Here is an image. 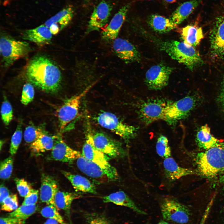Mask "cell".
Returning <instances> with one entry per match:
<instances>
[{
    "label": "cell",
    "instance_id": "1",
    "mask_svg": "<svg viewBox=\"0 0 224 224\" xmlns=\"http://www.w3.org/2000/svg\"><path fill=\"white\" fill-rule=\"evenodd\" d=\"M26 76L39 89L47 92H57L60 87L62 76L58 67L47 57L39 55L28 64Z\"/></svg>",
    "mask_w": 224,
    "mask_h": 224
},
{
    "label": "cell",
    "instance_id": "2",
    "mask_svg": "<svg viewBox=\"0 0 224 224\" xmlns=\"http://www.w3.org/2000/svg\"><path fill=\"white\" fill-rule=\"evenodd\" d=\"M160 48L173 59L185 65L191 70L201 65L203 61L199 53L184 42L174 40L162 42Z\"/></svg>",
    "mask_w": 224,
    "mask_h": 224
},
{
    "label": "cell",
    "instance_id": "3",
    "mask_svg": "<svg viewBox=\"0 0 224 224\" xmlns=\"http://www.w3.org/2000/svg\"><path fill=\"white\" fill-rule=\"evenodd\" d=\"M196 162L200 173L208 178L215 177L224 171V144L198 153Z\"/></svg>",
    "mask_w": 224,
    "mask_h": 224
},
{
    "label": "cell",
    "instance_id": "4",
    "mask_svg": "<svg viewBox=\"0 0 224 224\" xmlns=\"http://www.w3.org/2000/svg\"><path fill=\"white\" fill-rule=\"evenodd\" d=\"M29 44L24 41L14 39L6 35H2L0 40V51L2 61L6 67L26 55L31 50Z\"/></svg>",
    "mask_w": 224,
    "mask_h": 224
},
{
    "label": "cell",
    "instance_id": "5",
    "mask_svg": "<svg viewBox=\"0 0 224 224\" xmlns=\"http://www.w3.org/2000/svg\"><path fill=\"white\" fill-rule=\"evenodd\" d=\"M96 119L101 126L111 131L125 140L128 141L136 136V128L123 123L112 113L103 112L98 115Z\"/></svg>",
    "mask_w": 224,
    "mask_h": 224
},
{
    "label": "cell",
    "instance_id": "6",
    "mask_svg": "<svg viewBox=\"0 0 224 224\" xmlns=\"http://www.w3.org/2000/svg\"><path fill=\"white\" fill-rule=\"evenodd\" d=\"M92 134L90 131L87 134L82 147V156L104 170L107 173L110 181L117 180L119 178L117 170L109 163L105 155L95 147Z\"/></svg>",
    "mask_w": 224,
    "mask_h": 224
},
{
    "label": "cell",
    "instance_id": "7",
    "mask_svg": "<svg viewBox=\"0 0 224 224\" xmlns=\"http://www.w3.org/2000/svg\"><path fill=\"white\" fill-rule=\"evenodd\" d=\"M160 209L162 217L166 221L184 224L189 221L190 217L188 208L174 198H164L161 203Z\"/></svg>",
    "mask_w": 224,
    "mask_h": 224
},
{
    "label": "cell",
    "instance_id": "8",
    "mask_svg": "<svg viewBox=\"0 0 224 224\" xmlns=\"http://www.w3.org/2000/svg\"><path fill=\"white\" fill-rule=\"evenodd\" d=\"M196 105V99L192 96H186L173 102H169L164 120L170 124H174L187 117Z\"/></svg>",
    "mask_w": 224,
    "mask_h": 224
},
{
    "label": "cell",
    "instance_id": "9",
    "mask_svg": "<svg viewBox=\"0 0 224 224\" xmlns=\"http://www.w3.org/2000/svg\"><path fill=\"white\" fill-rule=\"evenodd\" d=\"M95 84V82L91 84L81 93L67 100L58 109V116L60 129H63L75 118L82 98Z\"/></svg>",
    "mask_w": 224,
    "mask_h": 224
},
{
    "label": "cell",
    "instance_id": "10",
    "mask_svg": "<svg viewBox=\"0 0 224 224\" xmlns=\"http://www.w3.org/2000/svg\"><path fill=\"white\" fill-rule=\"evenodd\" d=\"M173 68L162 63L151 67L145 74V82L150 89L161 90L168 84Z\"/></svg>",
    "mask_w": 224,
    "mask_h": 224
},
{
    "label": "cell",
    "instance_id": "11",
    "mask_svg": "<svg viewBox=\"0 0 224 224\" xmlns=\"http://www.w3.org/2000/svg\"><path fill=\"white\" fill-rule=\"evenodd\" d=\"M94 145L105 155L112 158L123 157L126 154L122 145L105 133L97 132L92 134Z\"/></svg>",
    "mask_w": 224,
    "mask_h": 224
},
{
    "label": "cell",
    "instance_id": "12",
    "mask_svg": "<svg viewBox=\"0 0 224 224\" xmlns=\"http://www.w3.org/2000/svg\"><path fill=\"white\" fill-rule=\"evenodd\" d=\"M168 103L161 100L145 103L139 110L141 119L146 124L159 120H164L165 109Z\"/></svg>",
    "mask_w": 224,
    "mask_h": 224
},
{
    "label": "cell",
    "instance_id": "13",
    "mask_svg": "<svg viewBox=\"0 0 224 224\" xmlns=\"http://www.w3.org/2000/svg\"><path fill=\"white\" fill-rule=\"evenodd\" d=\"M210 35L211 53L224 58V13L217 18Z\"/></svg>",
    "mask_w": 224,
    "mask_h": 224
},
{
    "label": "cell",
    "instance_id": "14",
    "mask_svg": "<svg viewBox=\"0 0 224 224\" xmlns=\"http://www.w3.org/2000/svg\"><path fill=\"white\" fill-rule=\"evenodd\" d=\"M112 7L105 1L99 3L94 8L88 23L86 33L99 31L107 22L110 15Z\"/></svg>",
    "mask_w": 224,
    "mask_h": 224
},
{
    "label": "cell",
    "instance_id": "15",
    "mask_svg": "<svg viewBox=\"0 0 224 224\" xmlns=\"http://www.w3.org/2000/svg\"><path fill=\"white\" fill-rule=\"evenodd\" d=\"M113 48L116 55L126 63L139 61L141 55L135 47L128 40L117 38L113 41Z\"/></svg>",
    "mask_w": 224,
    "mask_h": 224
},
{
    "label": "cell",
    "instance_id": "16",
    "mask_svg": "<svg viewBox=\"0 0 224 224\" xmlns=\"http://www.w3.org/2000/svg\"><path fill=\"white\" fill-rule=\"evenodd\" d=\"M130 4L122 7L114 15L110 23L101 33L103 39L106 41H114L117 38L124 23Z\"/></svg>",
    "mask_w": 224,
    "mask_h": 224
},
{
    "label": "cell",
    "instance_id": "17",
    "mask_svg": "<svg viewBox=\"0 0 224 224\" xmlns=\"http://www.w3.org/2000/svg\"><path fill=\"white\" fill-rule=\"evenodd\" d=\"M82 154L69 146L60 137H57L51 150L50 157L53 160L65 162H71Z\"/></svg>",
    "mask_w": 224,
    "mask_h": 224
},
{
    "label": "cell",
    "instance_id": "18",
    "mask_svg": "<svg viewBox=\"0 0 224 224\" xmlns=\"http://www.w3.org/2000/svg\"><path fill=\"white\" fill-rule=\"evenodd\" d=\"M76 161L77 167L81 171L97 182L110 181L108 174L104 170L86 159L82 154Z\"/></svg>",
    "mask_w": 224,
    "mask_h": 224
},
{
    "label": "cell",
    "instance_id": "19",
    "mask_svg": "<svg viewBox=\"0 0 224 224\" xmlns=\"http://www.w3.org/2000/svg\"><path fill=\"white\" fill-rule=\"evenodd\" d=\"M58 190L57 182L53 177L45 174L42 175L40 189V199L42 202L47 205L55 206L54 198Z\"/></svg>",
    "mask_w": 224,
    "mask_h": 224
},
{
    "label": "cell",
    "instance_id": "20",
    "mask_svg": "<svg viewBox=\"0 0 224 224\" xmlns=\"http://www.w3.org/2000/svg\"><path fill=\"white\" fill-rule=\"evenodd\" d=\"M163 166L165 175L170 181H175L184 176L197 174V172L194 170L179 166L171 156L164 159Z\"/></svg>",
    "mask_w": 224,
    "mask_h": 224
},
{
    "label": "cell",
    "instance_id": "21",
    "mask_svg": "<svg viewBox=\"0 0 224 224\" xmlns=\"http://www.w3.org/2000/svg\"><path fill=\"white\" fill-rule=\"evenodd\" d=\"M52 35L49 29L43 25L26 31L23 38L38 44H44L50 42Z\"/></svg>",
    "mask_w": 224,
    "mask_h": 224
},
{
    "label": "cell",
    "instance_id": "22",
    "mask_svg": "<svg viewBox=\"0 0 224 224\" xmlns=\"http://www.w3.org/2000/svg\"><path fill=\"white\" fill-rule=\"evenodd\" d=\"M103 201L105 203H111L118 205L128 208L140 214H147L139 208L129 197L122 191L112 193L104 197Z\"/></svg>",
    "mask_w": 224,
    "mask_h": 224
},
{
    "label": "cell",
    "instance_id": "23",
    "mask_svg": "<svg viewBox=\"0 0 224 224\" xmlns=\"http://www.w3.org/2000/svg\"><path fill=\"white\" fill-rule=\"evenodd\" d=\"M62 173L76 191L94 194L97 193L94 185L86 178L65 171H63Z\"/></svg>",
    "mask_w": 224,
    "mask_h": 224
},
{
    "label": "cell",
    "instance_id": "24",
    "mask_svg": "<svg viewBox=\"0 0 224 224\" xmlns=\"http://www.w3.org/2000/svg\"><path fill=\"white\" fill-rule=\"evenodd\" d=\"M202 0H192L180 5L172 13L170 19L177 25L180 24L192 13Z\"/></svg>",
    "mask_w": 224,
    "mask_h": 224
},
{
    "label": "cell",
    "instance_id": "25",
    "mask_svg": "<svg viewBox=\"0 0 224 224\" xmlns=\"http://www.w3.org/2000/svg\"><path fill=\"white\" fill-rule=\"evenodd\" d=\"M81 197V195L79 193L64 192L59 190L54 196V203L58 209L64 211L69 219L71 207L72 202L74 200Z\"/></svg>",
    "mask_w": 224,
    "mask_h": 224
},
{
    "label": "cell",
    "instance_id": "26",
    "mask_svg": "<svg viewBox=\"0 0 224 224\" xmlns=\"http://www.w3.org/2000/svg\"><path fill=\"white\" fill-rule=\"evenodd\" d=\"M196 140L200 147L207 150L222 144L211 133L210 129L207 124L200 128L197 133Z\"/></svg>",
    "mask_w": 224,
    "mask_h": 224
},
{
    "label": "cell",
    "instance_id": "27",
    "mask_svg": "<svg viewBox=\"0 0 224 224\" xmlns=\"http://www.w3.org/2000/svg\"><path fill=\"white\" fill-rule=\"evenodd\" d=\"M181 37L184 42L194 47L198 45L203 35L202 28L195 25H188L182 28Z\"/></svg>",
    "mask_w": 224,
    "mask_h": 224
},
{
    "label": "cell",
    "instance_id": "28",
    "mask_svg": "<svg viewBox=\"0 0 224 224\" xmlns=\"http://www.w3.org/2000/svg\"><path fill=\"white\" fill-rule=\"evenodd\" d=\"M149 26L155 31L160 33H166L177 27V25L170 19L157 14L149 16L148 19Z\"/></svg>",
    "mask_w": 224,
    "mask_h": 224
},
{
    "label": "cell",
    "instance_id": "29",
    "mask_svg": "<svg viewBox=\"0 0 224 224\" xmlns=\"http://www.w3.org/2000/svg\"><path fill=\"white\" fill-rule=\"evenodd\" d=\"M57 137L49 135L44 133L31 144L32 152L40 153L52 150L55 145Z\"/></svg>",
    "mask_w": 224,
    "mask_h": 224
},
{
    "label": "cell",
    "instance_id": "30",
    "mask_svg": "<svg viewBox=\"0 0 224 224\" xmlns=\"http://www.w3.org/2000/svg\"><path fill=\"white\" fill-rule=\"evenodd\" d=\"M73 14L72 8L70 7H67L47 20L44 25L49 28L53 24H58L60 26V29L62 30L69 24Z\"/></svg>",
    "mask_w": 224,
    "mask_h": 224
},
{
    "label": "cell",
    "instance_id": "31",
    "mask_svg": "<svg viewBox=\"0 0 224 224\" xmlns=\"http://www.w3.org/2000/svg\"><path fill=\"white\" fill-rule=\"evenodd\" d=\"M38 209L36 204L22 205L14 211L8 214V217L25 221L35 212Z\"/></svg>",
    "mask_w": 224,
    "mask_h": 224
},
{
    "label": "cell",
    "instance_id": "32",
    "mask_svg": "<svg viewBox=\"0 0 224 224\" xmlns=\"http://www.w3.org/2000/svg\"><path fill=\"white\" fill-rule=\"evenodd\" d=\"M156 152L160 157L166 158L171 156V150L167 138L163 135L157 138L156 146Z\"/></svg>",
    "mask_w": 224,
    "mask_h": 224
},
{
    "label": "cell",
    "instance_id": "33",
    "mask_svg": "<svg viewBox=\"0 0 224 224\" xmlns=\"http://www.w3.org/2000/svg\"><path fill=\"white\" fill-rule=\"evenodd\" d=\"M58 209L54 205H48L41 209L40 213L44 217L55 220L59 224H67L59 213Z\"/></svg>",
    "mask_w": 224,
    "mask_h": 224
},
{
    "label": "cell",
    "instance_id": "34",
    "mask_svg": "<svg viewBox=\"0 0 224 224\" xmlns=\"http://www.w3.org/2000/svg\"><path fill=\"white\" fill-rule=\"evenodd\" d=\"M21 127V123L20 122L12 136L10 147V153L12 156L16 153L21 142L22 137Z\"/></svg>",
    "mask_w": 224,
    "mask_h": 224
},
{
    "label": "cell",
    "instance_id": "35",
    "mask_svg": "<svg viewBox=\"0 0 224 224\" xmlns=\"http://www.w3.org/2000/svg\"><path fill=\"white\" fill-rule=\"evenodd\" d=\"M44 133L40 128L32 125H29L24 132V139L26 142L31 143Z\"/></svg>",
    "mask_w": 224,
    "mask_h": 224
},
{
    "label": "cell",
    "instance_id": "36",
    "mask_svg": "<svg viewBox=\"0 0 224 224\" xmlns=\"http://www.w3.org/2000/svg\"><path fill=\"white\" fill-rule=\"evenodd\" d=\"M13 159L9 156L1 162L0 177L2 180H7L11 177L13 170Z\"/></svg>",
    "mask_w": 224,
    "mask_h": 224
},
{
    "label": "cell",
    "instance_id": "37",
    "mask_svg": "<svg viewBox=\"0 0 224 224\" xmlns=\"http://www.w3.org/2000/svg\"><path fill=\"white\" fill-rule=\"evenodd\" d=\"M1 114L2 120L6 125L9 124L13 119V112L12 106L6 97L2 103Z\"/></svg>",
    "mask_w": 224,
    "mask_h": 224
},
{
    "label": "cell",
    "instance_id": "38",
    "mask_svg": "<svg viewBox=\"0 0 224 224\" xmlns=\"http://www.w3.org/2000/svg\"><path fill=\"white\" fill-rule=\"evenodd\" d=\"M18 204L17 194H10L1 204V209L8 212L13 211L18 208Z\"/></svg>",
    "mask_w": 224,
    "mask_h": 224
},
{
    "label": "cell",
    "instance_id": "39",
    "mask_svg": "<svg viewBox=\"0 0 224 224\" xmlns=\"http://www.w3.org/2000/svg\"><path fill=\"white\" fill-rule=\"evenodd\" d=\"M35 91L33 86L30 83H26L23 86L21 94V102L22 104L28 105L33 100Z\"/></svg>",
    "mask_w": 224,
    "mask_h": 224
},
{
    "label": "cell",
    "instance_id": "40",
    "mask_svg": "<svg viewBox=\"0 0 224 224\" xmlns=\"http://www.w3.org/2000/svg\"><path fill=\"white\" fill-rule=\"evenodd\" d=\"M20 195L25 197L32 189L30 185L25 179L16 178L14 179Z\"/></svg>",
    "mask_w": 224,
    "mask_h": 224
},
{
    "label": "cell",
    "instance_id": "41",
    "mask_svg": "<svg viewBox=\"0 0 224 224\" xmlns=\"http://www.w3.org/2000/svg\"><path fill=\"white\" fill-rule=\"evenodd\" d=\"M38 190L32 189L27 195L24 197L22 205L36 204L38 198Z\"/></svg>",
    "mask_w": 224,
    "mask_h": 224
},
{
    "label": "cell",
    "instance_id": "42",
    "mask_svg": "<svg viewBox=\"0 0 224 224\" xmlns=\"http://www.w3.org/2000/svg\"><path fill=\"white\" fill-rule=\"evenodd\" d=\"M0 224H25V220L11 217H1Z\"/></svg>",
    "mask_w": 224,
    "mask_h": 224
},
{
    "label": "cell",
    "instance_id": "43",
    "mask_svg": "<svg viewBox=\"0 0 224 224\" xmlns=\"http://www.w3.org/2000/svg\"><path fill=\"white\" fill-rule=\"evenodd\" d=\"M88 224H110L104 217L96 215L91 216L89 219Z\"/></svg>",
    "mask_w": 224,
    "mask_h": 224
},
{
    "label": "cell",
    "instance_id": "44",
    "mask_svg": "<svg viewBox=\"0 0 224 224\" xmlns=\"http://www.w3.org/2000/svg\"><path fill=\"white\" fill-rule=\"evenodd\" d=\"M217 101L224 114V80L222 83L220 92L217 98Z\"/></svg>",
    "mask_w": 224,
    "mask_h": 224
},
{
    "label": "cell",
    "instance_id": "45",
    "mask_svg": "<svg viewBox=\"0 0 224 224\" xmlns=\"http://www.w3.org/2000/svg\"><path fill=\"white\" fill-rule=\"evenodd\" d=\"M10 195L9 191L8 189L3 184H1L0 188V202L1 204Z\"/></svg>",
    "mask_w": 224,
    "mask_h": 224
},
{
    "label": "cell",
    "instance_id": "46",
    "mask_svg": "<svg viewBox=\"0 0 224 224\" xmlns=\"http://www.w3.org/2000/svg\"><path fill=\"white\" fill-rule=\"evenodd\" d=\"M49 29L53 35L57 34L60 30L59 26L56 23L52 24Z\"/></svg>",
    "mask_w": 224,
    "mask_h": 224
},
{
    "label": "cell",
    "instance_id": "47",
    "mask_svg": "<svg viewBox=\"0 0 224 224\" xmlns=\"http://www.w3.org/2000/svg\"><path fill=\"white\" fill-rule=\"evenodd\" d=\"M58 223L55 220L49 218L44 224H58Z\"/></svg>",
    "mask_w": 224,
    "mask_h": 224
},
{
    "label": "cell",
    "instance_id": "48",
    "mask_svg": "<svg viewBox=\"0 0 224 224\" xmlns=\"http://www.w3.org/2000/svg\"><path fill=\"white\" fill-rule=\"evenodd\" d=\"M157 224H170L168 222L165 221H164L163 220H162V221H160L159 222H158Z\"/></svg>",
    "mask_w": 224,
    "mask_h": 224
},
{
    "label": "cell",
    "instance_id": "49",
    "mask_svg": "<svg viewBox=\"0 0 224 224\" xmlns=\"http://www.w3.org/2000/svg\"><path fill=\"white\" fill-rule=\"evenodd\" d=\"M165 2L169 3H173L175 2L176 0H164Z\"/></svg>",
    "mask_w": 224,
    "mask_h": 224
},
{
    "label": "cell",
    "instance_id": "50",
    "mask_svg": "<svg viewBox=\"0 0 224 224\" xmlns=\"http://www.w3.org/2000/svg\"><path fill=\"white\" fill-rule=\"evenodd\" d=\"M3 141L2 140H1L0 142V150H1L2 147V145L3 144Z\"/></svg>",
    "mask_w": 224,
    "mask_h": 224
},
{
    "label": "cell",
    "instance_id": "51",
    "mask_svg": "<svg viewBox=\"0 0 224 224\" xmlns=\"http://www.w3.org/2000/svg\"></svg>",
    "mask_w": 224,
    "mask_h": 224
},
{
    "label": "cell",
    "instance_id": "52",
    "mask_svg": "<svg viewBox=\"0 0 224 224\" xmlns=\"http://www.w3.org/2000/svg\"></svg>",
    "mask_w": 224,
    "mask_h": 224
}]
</instances>
